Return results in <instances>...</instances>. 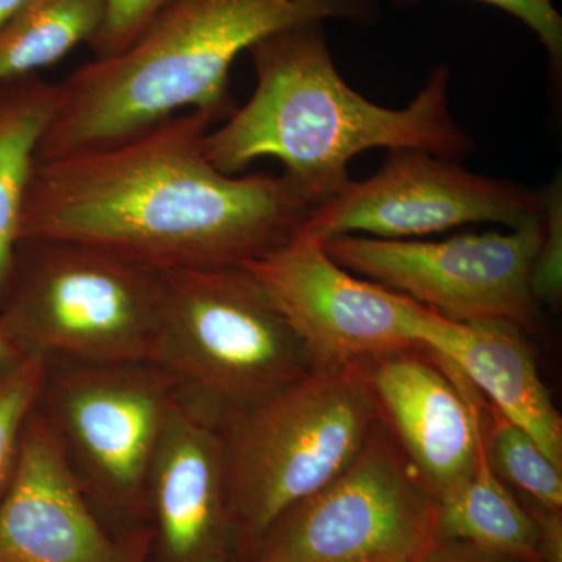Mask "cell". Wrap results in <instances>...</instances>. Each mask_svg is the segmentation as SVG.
Here are the masks:
<instances>
[{
	"label": "cell",
	"mask_w": 562,
	"mask_h": 562,
	"mask_svg": "<svg viewBox=\"0 0 562 562\" xmlns=\"http://www.w3.org/2000/svg\"><path fill=\"white\" fill-rule=\"evenodd\" d=\"M213 124L184 111L114 146L36 161L20 243L83 244L155 272L279 250L319 203L284 176L220 171L205 151Z\"/></svg>",
	"instance_id": "1"
},
{
	"label": "cell",
	"mask_w": 562,
	"mask_h": 562,
	"mask_svg": "<svg viewBox=\"0 0 562 562\" xmlns=\"http://www.w3.org/2000/svg\"><path fill=\"white\" fill-rule=\"evenodd\" d=\"M249 54L254 94L205 138L206 157L228 176L258 158H277L283 176L322 203L349 187L351 158L361 151L419 150L460 161L475 149L450 114L443 65L408 106L386 109L342 79L321 22L272 33Z\"/></svg>",
	"instance_id": "2"
},
{
	"label": "cell",
	"mask_w": 562,
	"mask_h": 562,
	"mask_svg": "<svg viewBox=\"0 0 562 562\" xmlns=\"http://www.w3.org/2000/svg\"><path fill=\"white\" fill-rule=\"evenodd\" d=\"M380 14V0H171L127 49L61 83L36 161L114 146L184 111L225 121L236 109L233 63L258 41L314 22L371 25Z\"/></svg>",
	"instance_id": "3"
},
{
	"label": "cell",
	"mask_w": 562,
	"mask_h": 562,
	"mask_svg": "<svg viewBox=\"0 0 562 562\" xmlns=\"http://www.w3.org/2000/svg\"><path fill=\"white\" fill-rule=\"evenodd\" d=\"M160 330L151 364L180 397L227 424L314 366L268 292L243 266L160 272Z\"/></svg>",
	"instance_id": "4"
},
{
	"label": "cell",
	"mask_w": 562,
	"mask_h": 562,
	"mask_svg": "<svg viewBox=\"0 0 562 562\" xmlns=\"http://www.w3.org/2000/svg\"><path fill=\"white\" fill-rule=\"evenodd\" d=\"M376 420L349 366L313 369L222 425L236 549L254 552L288 509L336 479Z\"/></svg>",
	"instance_id": "5"
},
{
	"label": "cell",
	"mask_w": 562,
	"mask_h": 562,
	"mask_svg": "<svg viewBox=\"0 0 562 562\" xmlns=\"http://www.w3.org/2000/svg\"><path fill=\"white\" fill-rule=\"evenodd\" d=\"M162 284L110 251L63 241H22L0 328L22 357L80 364L154 360Z\"/></svg>",
	"instance_id": "6"
},
{
	"label": "cell",
	"mask_w": 562,
	"mask_h": 562,
	"mask_svg": "<svg viewBox=\"0 0 562 562\" xmlns=\"http://www.w3.org/2000/svg\"><path fill=\"white\" fill-rule=\"evenodd\" d=\"M438 541V502L382 420L350 464L288 509L251 562H424Z\"/></svg>",
	"instance_id": "7"
},
{
	"label": "cell",
	"mask_w": 562,
	"mask_h": 562,
	"mask_svg": "<svg viewBox=\"0 0 562 562\" xmlns=\"http://www.w3.org/2000/svg\"><path fill=\"white\" fill-rule=\"evenodd\" d=\"M543 236V214L509 233L462 235L442 241L325 239L322 247L353 273L454 322H505L536 328L539 303L531 271Z\"/></svg>",
	"instance_id": "8"
},
{
	"label": "cell",
	"mask_w": 562,
	"mask_h": 562,
	"mask_svg": "<svg viewBox=\"0 0 562 562\" xmlns=\"http://www.w3.org/2000/svg\"><path fill=\"white\" fill-rule=\"evenodd\" d=\"M542 214V194L530 188L427 151L395 150L371 179L351 180L314 206L299 233L319 241L346 235L414 239L482 222L517 228Z\"/></svg>",
	"instance_id": "9"
},
{
	"label": "cell",
	"mask_w": 562,
	"mask_h": 562,
	"mask_svg": "<svg viewBox=\"0 0 562 562\" xmlns=\"http://www.w3.org/2000/svg\"><path fill=\"white\" fill-rule=\"evenodd\" d=\"M180 394L158 366L80 364L50 391V424L81 482L111 505L139 508Z\"/></svg>",
	"instance_id": "10"
},
{
	"label": "cell",
	"mask_w": 562,
	"mask_h": 562,
	"mask_svg": "<svg viewBox=\"0 0 562 562\" xmlns=\"http://www.w3.org/2000/svg\"><path fill=\"white\" fill-rule=\"evenodd\" d=\"M254 273L308 351L314 369L349 368L366 358L420 346V305L358 279L297 233L279 250L243 265Z\"/></svg>",
	"instance_id": "11"
},
{
	"label": "cell",
	"mask_w": 562,
	"mask_h": 562,
	"mask_svg": "<svg viewBox=\"0 0 562 562\" xmlns=\"http://www.w3.org/2000/svg\"><path fill=\"white\" fill-rule=\"evenodd\" d=\"M351 368L435 501L453 494L479 458L482 394L422 346L366 358Z\"/></svg>",
	"instance_id": "12"
},
{
	"label": "cell",
	"mask_w": 562,
	"mask_h": 562,
	"mask_svg": "<svg viewBox=\"0 0 562 562\" xmlns=\"http://www.w3.org/2000/svg\"><path fill=\"white\" fill-rule=\"evenodd\" d=\"M0 562H144L139 542L103 530L60 436L35 413L0 501Z\"/></svg>",
	"instance_id": "13"
},
{
	"label": "cell",
	"mask_w": 562,
	"mask_h": 562,
	"mask_svg": "<svg viewBox=\"0 0 562 562\" xmlns=\"http://www.w3.org/2000/svg\"><path fill=\"white\" fill-rule=\"evenodd\" d=\"M165 562H227L233 543L222 427L179 398L147 479Z\"/></svg>",
	"instance_id": "14"
},
{
	"label": "cell",
	"mask_w": 562,
	"mask_h": 562,
	"mask_svg": "<svg viewBox=\"0 0 562 562\" xmlns=\"http://www.w3.org/2000/svg\"><path fill=\"white\" fill-rule=\"evenodd\" d=\"M420 305V303H419ZM417 341L450 362L480 394L530 432L562 468V419L524 330L505 322H454L420 305Z\"/></svg>",
	"instance_id": "15"
},
{
	"label": "cell",
	"mask_w": 562,
	"mask_h": 562,
	"mask_svg": "<svg viewBox=\"0 0 562 562\" xmlns=\"http://www.w3.org/2000/svg\"><path fill=\"white\" fill-rule=\"evenodd\" d=\"M60 99L61 85L38 76L0 88V302L5 301L14 276L36 151Z\"/></svg>",
	"instance_id": "16"
},
{
	"label": "cell",
	"mask_w": 562,
	"mask_h": 562,
	"mask_svg": "<svg viewBox=\"0 0 562 562\" xmlns=\"http://www.w3.org/2000/svg\"><path fill=\"white\" fill-rule=\"evenodd\" d=\"M438 539L471 542L520 561L541 562L538 528L492 469L484 425L472 475L438 503Z\"/></svg>",
	"instance_id": "17"
},
{
	"label": "cell",
	"mask_w": 562,
	"mask_h": 562,
	"mask_svg": "<svg viewBox=\"0 0 562 562\" xmlns=\"http://www.w3.org/2000/svg\"><path fill=\"white\" fill-rule=\"evenodd\" d=\"M102 20L103 0H31L0 31V88L90 44Z\"/></svg>",
	"instance_id": "18"
},
{
	"label": "cell",
	"mask_w": 562,
	"mask_h": 562,
	"mask_svg": "<svg viewBox=\"0 0 562 562\" xmlns=\"http://www.w3.org/2000/svg\"><path fill=\"white\" fill-rule=\"evenodd\" d=\"M484 435L492 469L520 495L562 508V468L531 438L482 395Z\"/></svg>",
	"instance_id": "19"
},
{
	"label": "cell",
	"mask_w": 562,
	"mask_h": 562,
	"mask_svg": "<svg viewBox=\"0 0 562 562\" xmlns=\"http://www.w3.org/2000/svg\"><path fill=\"white\" fill-rule=\"evenodd\" d=\"M49 360L29 355L0 382V501L20 461L22 435L47 382Z\"/></svg>",
	"instance_id": "20"
},
{
	"label": "cell",
	"mask_w": 562,
	"mask_h": 562,
	"mask_svg": "<svg viewBox=\"0 0 562 562\" xmlns=\"http://www.w3.org/2000/svg\"><path fill=\"white\" fill-rule=\"evenodd\" d=\"M561 176L542 192L543 236L531 271L536 302L554 306L562 292V195Z\"/></svg>",
	"instance_id": "21"
},
{
	"label": "cell",
	"mask_w": 562,
	"mask_h": 562,
	"mask_svg": "<svg viewBox=\"0 0 562 562\" xmlns=\"http://www.w3.org/2000/svg\"><path fill=\"white\" fill-rule=\"evenodd\" d=\"M171 0H103L101 29L88 44L94 58L121 54Z\"/></svg>",
	"instance_id": "22"
},
{
	"label": "cell",
	"mask_w": 562,
	"mask_h": 562,
	"mask_svg": "<svg viewBox=\"0 0 562 562\" xmlns=\"http://www.w3.org/2000/svg\"><path fill=\"white\" fill-rule=\"evenodd\" d=\"M401 3H414L417 0H397ZM512 14L524 22L549 55L554 85L560 87L562 77V18L553 0H476Z\"/></svg>",
	"instance_id": "23"
},
{
	"label": "cell",
	"mask_w": 562,
	"mask_h": 562,
	"mask_svg": "<svg viewBox=\"0 0 562 562\" xmlns=\"http://www.w3.org/2000/svg\"><path fill=\"white\" fill-rule=\"evenodd\" d=\"M519 497L538 528L539 561L562 562V508H550L525 495Z\"/></svg>",
	"instance_id": "24"
},
{
	"label": "cell",
	"mask_w": 562,
	"mask_h": 562,
	"mask_svg": "<svg viewBox=\"0 0 562 562\" xmlns=\"http://www.w3.org/2000/svg\"><path fill=\"white\" fill-rule=\"evenodd\" d=\"M424 562H525L475 543L438 539Z\"/></svg>",
	"instance_id": "25"
},
{
	"label": "cell",
	"mask_w": 562,
	"mask_h": 562,
	"mask_svg": "<svg viewBox=\"0 0 562 562\" xmlns=\"http://www.w3.org/2000/svg\"><path fill=\"white\" fill-rule=\"evenodd\" d=\"M22 360H24V357L14 349L13 344L10 342L5 333L0 328V382L5 380L20 366Z\"/></svg>",
	"instance_id": "26"
},
{
	"label": "cell",
	"mask_w": 562,
	"mask_h": 562,
	"mask_svg": "<svg viewBox=\"0 0 562 562\" xmlns=\"http://www.w3.org/2000/svg\"><path fill=\"white\" fill-rule=\"evenodd\" d=\"M29 2H31V0H0V31H2Z\"/></svg>",
	"instance_id": "27"
}]
</instances>
